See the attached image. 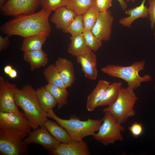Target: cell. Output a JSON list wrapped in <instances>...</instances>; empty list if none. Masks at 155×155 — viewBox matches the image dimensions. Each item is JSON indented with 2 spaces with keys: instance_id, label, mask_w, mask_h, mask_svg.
Wrapping results in <instances>:
<instances>
[{
  "instance_id": "1",
  "label": "cell",
  "mask_w": 155,
  "mask_h": 155,
  "mask_svg": "<svg viewBox=\"0 0 155 155\" xmlns=\"http://www.w3.org/2000/svg\"><path fill=\"white\" fill-rule=\"evenodd\" d=\"M51 12L42 8L37 13L17 16L4 24L1 31L9 36L18 35L25 38L42 34L48 37L51 32L49 19Z\"/></svg>"
},
{
  "instance_id": "2",
  "label": "cell",
  "mask_w": 155,
  "mask_h": 155,
  "mask_svg": "<svg viewBox=\"0 0 155 155\" xmlns=\"http://www.w3.org/2000/svg\"><path fill=\"white\" fill-rule=\"evenodd\" d=\"M14 100L23 110L34 130L44 126L48 120L46 113L41 108L37 100L36 90L31 85L26 84L21 88H16Z\"/></svg>"
},
{
  "instance_id": "3",
  "label": "cell",
  "mask_w": 155,
  "mask_h": 155,
  "mask_svg": "<svg viewBox=\"0 0 155 155\" xmlns=\"http://www.w3.org/2000/svg\"><path fill=\"white\" fill-rule=\"evenodd\" d=\"M46 116L64 128L72 140L75 141H81L86 137L93 136L98 131L102 123V119H88L82 121L75 115L72 116L68 119H63L57 116L53 109L48 111Z\"/></svg>"
},
{
  "instance_id": "4",
  "label": "cell",
  "mask_w": 155,
  "mask_h": 155,
  "mask_svg": "<svg viewBox=\"0 0 155 155\" xmlns=\"http://www.w3.org/2000/svg\"><path fill=\"white\" fill-rule=\"evenodd\" d=\"M146 61L144 60L134 62L131 65L123 66L109 64L101 68L103 73L113 78L122 79L127 83V86L135 90L143 82L151 81L152 78L149 74L140 76L139 72L143 70Z\"/></svg>"
},
{
  "instance_id": "5",
  "label": "cell",
  "mask_w": 155,
  "mask_h": 155,
  "mask_svg": "<svg viewBox=\"0 0 155 155\" xmlns=\"http://www.w3.org/2000/svg\"><path fill=\"white\" fill-rule=\"evenodd\" d=\"M138 99L134 90L128 86L122 87L116 100L104 108L103 111L110 113L122 124L129 118L135 115L136 112L134 106Z\"/></svg>"
},
{
  "instance_id": "6",
  "label": "cell",
  "mask_w": 155,
  "mask_h": 155,
  "mask_svg": "<svg viewBox=\"0 0 155 155\" xmlns=\"http://www.w3.org/2000/svg\"><path fill=\"white\" fill-rule=\"evenodd\" d=\"M28 134L17 130L0 129V154H27V144L24 140Z\"/></svg>"
},
{
  "instance_id": "7",
  "label": "cell",
  "mask_w": 155,
  "mask_h": 155,
  "mask_svg": "<svg viewBox=\"0 0 155 155\" xmlns=\"http://www.w3.org/2000/svg\"><path fill=\"white\" fill-rule=\"evenodd\" d=\"M104 113L102 123L98 132L93 136V138L105 146L114 144L117 141H123L122 133L125 127L110 113Z\"/></svg>"
},
{
  "instance_id": "8",
  "label": "cell",
  "mask_w": 155,
  "mask_h": 155,
  "mask_svg": "<svg viewBox=\"0 0 155 155\" xmlns=\"http://www.w3.org/2000/svg\"><path fill=\"white\" fill-rule=\"evenodd\" d=\"M17 88L15 84L10 83L3 77L0 76V112L20 113L14 100Z\"/></svg>"
},
{
  "instance_id": "9",
  "label": "cell",
  "mask_w": 155,
  "mask_h": 155,
  "mask_svg": "<svg viewBox=\"0 0 155 155\" xmlns=\"http://www.w3.org/2000/svg\"><path fill=\"white\" fill-rule=\"evenodd\" d=\"M0 129L17 130L28 134L32 128L24 113L0 112Z\"/></svg>"
},
{
  "instance_id": "10",
  "label": "cell",
  "mask_w": 155,
  "mask_h": 155,
  "mask_svg": "<svg viewBox=\"0 0 155 155\" xmlns=\"http://www.w3.org/2000/svg\"><path fill=\"white\" fill-rule=\"evenodd\" d=\"M40 0H8L1 11L5 16H17L34 13Z\"/></svg>"
},
{
  "instance_id": "11",
  "label": "cell",
  "mask_w": 155,
  "mask_h": 155,
  "mask_svg": "<svg viewBox=\"0 0 155 155\" xmlns=\"http://www.w3.org/2000/svg\"><path fill=\"white\" fill-rule=\"evenodd\" d=\"M114 19L109 10L100 12L91 31L100 40L108 41L111 38Z\"/></svg>"
},
{
  "instance_id": "12",
  "label": "cell",
  "mask_w": 155,
  "mask_h": 155,
  "mask_svg": "<svg viewBox=\"0 0 155 155\" xmlns=\"http://www.w3.org/2000/svg\"><path fill=\"white\" fill-rule=\"evenodd\" d=\"M40 127L33 131H31L25 139V142L27 144L32 143L38 144L51 151L55 148L61 143L50 133L44 126Z\"/></svg>"
},
{
  "instance_id": "13",
  "label": "cell",
  "mask_w": 155,
  "mask_h": 155,
  "mask_svg": "<svg viewBox=\"0 0 155 155\" xmlns=\"http://www.w3.org/2000/svg\"><path fill=\"white\" fill-rule=\"evenodd\" d=\"M53 155H89L90 152L86 142L82 140L61 144L51 151Z\"/></svg>"
},
{
  "instance_id": "14",
  "label": "cell",
  "mask_w": 155,
  "mask_h": 155,
  "mask_svg": "<svg viewBox=\"0 0 155 155\" xmlns=\"http://www.w3.org/2000/svg\"><path fill=\"white\" fill-rule=\"evenodd\" d=\"M77 61L81 65L85 77L88 79L95 80L98 74L97 58L92 50L84 55L77 57Z\"/></svg>"
},
{
  "instance_id": "15",
  "label": "cell",
  "mask_w": 155,
  "mask_h": 155,
  "mask_svg": "<svg viewBox=\"0 0 155 155\" xmlns=\"http://www.w3.org/2000/svg\"><path fill=\"white\" fill-rule=\"evenodd\" d=\"M55 65L66 87H71L75 80L72 62L65 58L59 57L56 61Z\"/></svg>"
},
{
  "instance_id": "16",
  "label": "cell",
  "mask_w": 155,
  "mask_h": 155,
  "mask_svg": "<svg viewBox=\"0 0 155 155\" xmlns=\"http://www.w3.org/2000/svg\"><path fill=\"white\" fill-rule=\"evenodd\" d=\"M54 11L51 20L56 28L62 30L70 24L77 15L66 6L59 7Z\"/></svg>"
},
{
  "instance_id": "17",
  "label": "cell",
  "mask_w": 155,
  "mask_h": 155,
  "mask_svg": "<svg viewBox=\"0 0 155 155\" xmlns=\"http://www.w3.org/2000/svg\"><path fill=\"white\" fill-rule=\"evenodd\" d=\"M111 83L106 80H100L92 91L87 97L86 108L89 111H94L103 98L107 87Z\"/></svg>"
},
{
  "instance_id": "18",
  "label": "cell",
  "mask_w": 155,
  "mask_h": 155,
  "mask_svg": "<svg viewBox=\"0 0 155 155\" xmlns=\"http://www.w3.org/2000/svg\"><path fill=\"white\" fill-rule=\"evenodd\" d=\"M146 1L142 0L139 6L126 9L125 13L128 16L120 19L119 21V23L123 26L130 28L132 23L137 19L148 17V8L145 5Z\"/></svg>"
},
{
  "instance_id": "19",
  "label": "cell",
  "mask_w": 155,
  "mask_h": 155,
  "mask_svg": "<svg viewBox=\"0 0 155 155\" xmlns=\"http://www.w3.org/2000/svg\"><path fill=\"white\" fill-rule=\"evenodd\" d=\"M23 59L30 63L32 71L45 66L48 61V55L42 49L24 52Z\"/></svg>"
},
{
  "instance_id": "20",
  "label": "cell",
  "mask_w": 155,
  "mask_h": 155,
  "mask_svg": "<svg viewBox=\"0 0 155 155\" xmlns=\"http://www.w3.org/2000/svg\"><path fill=\"white\" fill-rule=\"evenodd\" d=\"M44 125L50 133L60 142L65 144L72 141L66 130L57 123L48 119Z\"/></svg>"
},
{
  "instance_id": "21",
  "label": "cell",
  "mask_w": 155,
  "mask_h": 155,
  "mask_svg": "<svg viewBox=\"0 0 155 155\" xmlns=\"http://www.w3.org/2000/svg\"><path fill=\"white\" fill-rule=\"evenodd\" d=\"M37 98L42 109L46 113L55 107L57 102L44 86H41L36 90Z\"/></svg>"
},
{
  "instance_id": "22",
  "label": "cell",
  "mask_w": 155,
  "mask_h": 155,
  "mask_svg": "<svg viewBox=\"0 0 155 155\" xmlns=\"http://www.w3.org/2000/svg\"><path fill=\"white\" fill-rule=\"evenodd\" d=\"M67 49L68 53L77 57L85 54L91 50L87 46L82 34L71 36Z\"/></svg>"
},
{
  "instance_id": "23",
  "label": "cell",
  "mask_w": 155,
  "mask_h": 155,
  "mask_svg": "<svg viewBox=\"0 0 155 155\" xmlns=\"http://www.w3.org/2000/svg\"><path fill=\"white\" fill-rule=\"evenodd\" d=\"M47 36L44 34L35 35L24 38L21 50L24 52L42 49Z\"/></svg>"
},
{
  "instance_id": "24",
  "label": "cell",
  "mask_w": 155,
  "mask_h": 155,
  "mask_svg": "<svg viewBox=\"0 0 155 155\" xmlns=\"http://www.w3.org/2000/svg\"><path fill=\"white\" fill-rule=\"evenodd\" d=\"M121 82L111 83L106 89L104 96L98 105V107L109 106L113 103L117 99L121 89L122 87Z\"/></svg>"
},
{
  "instance_id": "25",
  "label": "cell",
  "mask_w": 155,
  "mask_h": 155,
  "mask_svg": "<svg viewBox=\"0 0 155 155\" xmlns=\"http://www.w3.org/2000/svg\"><path fill=\"white\" fill-rule=\"evenodd\" d=\"M44 87L57 101L58 109L67 104L69 93L66 88H61L49 83L45 85Z\"/></svg>"
},
{
  "instance_id": "26",
  "label": "cell",
  "mask_w": 155,
  "mask_h": 155,
  "mask_svg": "<svg viewBox=\"0 0 155 155\" xmlns=\"http://www.w3.org/2000/svg\"><path fill=\"white\" fill-rule=\"evenodd\" d=\"M43 74L48 83L64 88H67L55 64H52L45 68Z\"/></svg>"
},
{
  "instance_id": "27",
  "label": "cell",
  "mask_w": 155,
  "mask_h": 155,
  "mask_svg": "<svg viewBox=\"0 0 155 155\" xmlns=\"http://www.w3.org/2000/svg\"><path fill=\"white\" fill-rule=\"evenodd\" d=\"M95 0H69L66 6L77 15H82L93 5Z\"/></svg>"
},
{
  "instance_id": "28",
  "label": "cell",
  "mask_w": 155,
  "mask_h": 155,
  "mask_svg": "<svg viewBox=\"0 0 155 155\" xmlns=\"http://www.w3.org/2000/svg\"><path fill=\"white\" fill-rule=\"evenodd\" d=\"M100 11L94 4L82 15L85 29L91 30L96 22Z\"/></svg>"
},
{
  "instance_id": "29",
  "label": "cell",
  "mask_w": 155,
  "mask_h": 155,
  "mask_svg": "<svg viewBox=\"0 0 155 155\" xmlns=\"http://www.w3.org/2000/svg\"><path fill=\"white\" fill-rule=\"evenodd\" d=\"M85 29L82 15H77L70 24L64 29V32L75 36L83 33Z\"/></svg>"
},
{
  "instance_id": "30",
  "label": "cell",
  "mask_w": 155,
  "mask_h": 155,
  "mask_svg": "<svg viewBox=\"0 0 155 155\" xmlns=\"http://www.w3.org/2000/svg\"><path fill=\"white\" fill-rule=\"evenodd\" d=\"M82 34L86 44L92 51L96 52L102 46V41L99 39L91 30L85 29Z\"/></svg>"
},
{
  "instance_id": "31",
  "label": "cell",
  "mask_w": 155,
  "mask_h": 155,
  "mask_svg": "<svg viewBox=\"0 0 155 155\" xmlns=\"http://www.w3.org/2000/svg\"><path fill=\"white\" fill-rule=\"evenodd\" d=\"M69 0H40L42 8L52 11L62 7L66 6Z\"/></svg>"
},
{
  "instance_id": "32",
  "label": "cell",
  "mask_w": 155,
  "mask_h": 155,
  "mask_svg": "<svg viewBox=\"0 0 155 155\" xmlns=\"http://www.w3.org/2000/svg\"><path fill=\"white\" fill-rule=\"evenodd\" d=\"M148 12L150 21V27L153 30L155 27V0H148ZM154 36L155 39V28Z\"/></svg>"
},
{
  "instance_id": "33",
  "label": "cell",
  "mask_w": 155,
  "mask_h": 155,
  "mask_svg": "<svg viewBox=\"0 0 155 155\" xmlns=\"http://www.w3.org/2000/svg\"><path fill=\"white\" fill-rule=\"evenodd\" d=\"M132 135L137 138L142 134L143 132V127L142 123L135 122L132 123L128 128Z\"/></svg>"
},
{
  "instance_id": "34",
  "label": "cell",
  "mask_w": 155,
  "mask_h": 155,
  "mask_svg": "<svg viewBox=\"0 0 155 155\" xmlns=\"http://www.w3.org/2000/svg\"><path fill=\"white\" fill-rule=\"evenodd\" d=\"M113 0H95L94 4L100 12H106L112 5Z\"/></svg>"
},
{
  "instance_id": "35",
  "label": "cell",
  "mask_w": 155,
  "mask_h": 155,
  "mask_svg": "<svg viewBox=\"0 0 155 155\" xmlns=\"http://www.w3.org/2000/svg\"><path fill=\"white\" fill-rule=\"evenodd\" d=\"M9 36H7L3 37L0 36V51L5 49L9 44Z\"/></svg>"
},
{
  "instance_id": "36",
  "label": "cell",
  "mask_w": 155,
  "mask_h": 155,
  "mask_svg": "<svg viewBox=\"0 0 155 155\" xmlns=\"http://www.w3.org/2000/svg\"><path fill=\"white\" fill-rule=\"evenodd\" d=\"M120 7L123 11H125L127 7V3L124 0H117Z\"/></svg>"
},
{
  "instance_id": "37",
  "label": "cell",
  "mask_w": 155,
  "mask_h": 155,
  "mask_svg": "<svg viewBox=\"0 0 155 155\" xmlns=\"http://www.w3.org/2000/svg\"><path fill=\"white\" fill-rule=\"evenodd\" d=\"M8 75L11 78H14L17 77L18 73L17 71L15 69L13 68Z\"/></svg>"
},
{
  "instance_id": "38",
  "label": "cell",
  "mask_w": 155,
  "mask_h": 155,
  "mask_svg": "<svg viewBox=\"0 0 155 155\" xmlns=\"http://www.w3.org/2000/svg\"><path fill=\"white\" fill-rule=\"evenodd\" d=\"M13 68L11 65H6L4 68V71L5 73L8 75L10 72Z\"/></svg>"
},
{
  "instance_id": "39",
  "label": "cell",
  "mask_w": 155,
  "mask_h": 155,
  "mask_svg": "<svg viewBox=\"0 0 155 155\" xmlns=\"http://www.w3.org/2000/svg\"><path fill=\"white\" fill-rule=\"evenodd\" d=\"M8 0H0V8L1 10L3 5Z\"/></svg>"
},
{
  "instance_id": "40",
  "label": "cell",
  "mask_w": 155,
  "mask_h": 155,
  "mask_svg": "<svg viewBox=\"0 0 155 155\" xmlns=\"http://www.w3.org/2000/svg\"><path fill=\"white\" fill-rule=\"evenodd\" d=\"M126 1L127 2L131 1L133 3L136 0H124Z\"/></svg>"
},
{
  "instance_id": "41",
  "label": "cell",
  "mask_w": 155,
  "mask_h": 155,
  "mask_svg": "<svg viewBox=\"0 0 155 155\" xmlns=\"http://www.w3.org/2000/svg\"><path fill=\"white\" fill-rule=\"evenodd\" d=\"M154 92H155V85L154 86Z\"/></svg>"
},
{
  "instance_id": "42",
  "label": "cell",
  "mask_w": 155,
  "mask_h": 155,
  "mask_svg": "<svg viewBox=\"0 0 155 155\" xmlns=\"http://www.w3.org/2000/svg\"><path fill=\"white\" fill-rule=\"evenodd\" d=\"M154 135H155V133Z\"/></svg>"
},
{
  "instance_id": "43",
  "label": "cell",
  "mask_w": 155,
  "mask_h": 155,
  "mask_svg": "<svg viewBox=\"0 0 155 155\" xmlns=\"http://www.w3.org/2000/svg\"></svg>"
}]
</instances>
